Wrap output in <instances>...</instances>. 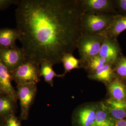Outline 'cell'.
I'll return each mask as SVG.
<instances>
[{
	"instance_id": "6da1fadb",
	"label": "cell",
	"mask_w": 126,
	"mask_h": 126,
	"mask_svg": "<svg viewBox=\"0 0 126 126\" xmlns=\"http://www.w3.org/2000/svg\"><path fill=\"white\" fill-rule=\"evenodd\" d=\"M17 6L16 28L26 58L54 65L77 49L83 33L81 0H22Z\"/></svg>"
},
{
	"instance_id": "7a4b0ae2",
	"label": "cell",
	"mask_w": 126,
	"mask_h": 126,
	"mask_svg": "<svg viewBox=\"0 0 126 126\" xmlns=\"http://www.w3.org/2000/svg\"><path fill=\"white\" fill-rule=\"evenodd\" d=\"M115 15L85 13L82 18V33L103 35L108 29Z\"/></svg>"
},
{
	"instance_id": "3957f363",
	"label": "cell",
	"mask_w": 126,
	"mask_h": 126,
	"mask_svg": "<svg viewBox=\"0 0 126 126\" xmlns=\"http://www.w3.org/2000/svg\"><path fill=\"white\" fill-rule=\"evenodd\" d=\"M12 81L19 85L36 83L40 80V65L30 59L10 72Z\"/></svg>"
},
{
	"instance_id": "277c9868",
	"label": "cell",
	"mask_w": 126,
	"mask_h": 126,
	"mask_svg": "<svg viewBox=\"0 0 126 126\" xmlns=\"http://www.w3.org/2000/svg\"><path fill=\"white\" fill-rule=\"evenodd\" d=\"M102 34H88L83 33L77 43L80 62L87 61L98 55L104 38Z\"/></svg>"
},
{
	"instance_id": "5b68a950",
	"label": "cell",
	"mask_w": 126,
	"mask_h": 126,
	"mask_svg": "<svg viewBox=\"0 0 126 126\" xmlns=\"http://www.w3.org/2000/svg\"><path fill=\"white\" fill-rule=\"evenodd\" d=\"M17 98L20 101L21 113L20 119H28L30 109L34 103L37 92V84L17 86Z\"/></svg>"
},
{
	"instance_id": "8992f818",
	"label": "cell",
	"mask_w": 126,
	"mask_h": 126,
	"mask_svg": "<svg viewBox=\"0 0 126 126\" xmlns=\"http://www.w3.org/2000/svg\"><path fill=\"white\" fill-rule=\"evenodd\" d=\"M27 59L22 48L0 47V61L11 72L19 67Z\"/></svg>"
},
{
	"instance_id": "52a82bcc",
	"label": "cell",
	"mask_w": 126,
	"mask_h": 126,
	"mask_svg": "<svg viewBox=\"0 0 126 126\" xmlns=\"http://www.w3.org/2000/svg\"><path fill=\"white\" fill-rule=\"evenodd\" d=\"M85 13L94 14L118 15L114 0H81Z\"/></svg>"
},
{
	"instance_id": "ba28073f",
	"label": "cell",
	"mask_w": 126,
	"mask_h": 126,
	"mask_svg": "<svg viewBox=\"0 0 126 126\" xmlns=\"http://www.w3.org/2000/svg\"><path fill=\"white\" fill-rule=\"evenodd\" d=\"M104 36L98 55L113 65L122 55L121 48L117 39Z\"/></svg>"
},
{
	"instance_id": "9c48e42d",
	"label": "cell",
	"mask_w": 126,
	"mask_h": 126,
	"mask_svg": "<svg viewBox=\"0 0 126 126\" xmlns=\"http://www.w3.org/2000/svg\"><path fill=\"white\" fill-rule=\"evenodd\" d=\"M10 73L0 61V85L5 94L17 102L16 91L12 86Z\"/></svg>"
},
{
	"instance_id": "30bf717a",
	"label": "cell",
	"mask_w": 126,
	"mask_h": 126,
	"mask_svg": "<svg viewBox=\"0 0 126 126\" xmlns=\"http://www.w3.org/2000/svg\"><path fill=\"white\" fill-rule=\"evenodd\" d=\"M97 106L89 105L79 109L76 114L77 123L79 126H92L96 118Z\"/></svg>"
},
{
	"instance_id": "8fae6325",
	"label": "cell",
	"mask_w": 126,
	"mask_h": 126,
	"mask_svg": "<svg viewBox=\"0 0 126 126\" xmlns=\"http://www.w3.org/2000/svg\"><path fill=\"white\" fill-rule=\"evenodd\" d=\"M105 104L110 116L113 119L122 120L126 117V99L117 101L109 98L106 100Z\"/></svg>"
},
{
	"instance_id": "7c38bea8",
	"label": "cell",
	"mask_w": 126,
	"mask_h": 126,
	"mask_svg": "<svg viewBox=\"0 0 126 126\" xmlns=\"http://www.w3.org/2000/svg\"><path fill=\"white\" fill-rule=\"evenodd\" d=\"M20 38L19 32L15 29L5 28L0 29V47L14 48L17 47L16 41Z\"/></svg>"
},
{
	"instance_id": "4fadbf2b",
	"label": "cell",
	"mask_w": 126,
	"mask_h": 126,
	"mask_svg": "<svg viewBox=\"0 0 126 126\" xmlns=\"http://www.w3.org/2000/svg\"><path fill=\"white\" fill-rule=\"evenodd\" d=\"M126 30V15H115L110 26L103 35L112 38H117Z\"/></svg>"
},
{
	"instance_id": "5bb4252c",
	"label": "cell",
	"mask_w": 126,
	"mask_h": 126,
	"mask_svg": "<svg viewBox=\"0 0 126 126\" xmlns=\"http://www.w3.org/2000/svg\"><path fill=\"white\" fill-rule=\"evenodd\" d=\"M115 119L109 113L105 104L97 106L96 118L92 126H115Z\"/></svg>"
},
{
	"instance_id": "9a60e30c",
	"label": "cell",
	"mask_w": 126,
	"mask_h": 126,
	"mask_svg": "<svg viewBox=\"0 0 126 126\" xmlns=\"http://www.w3.org/2000/svg\"><path fill=\"white\" fill-rule=\"evenodd\" d=\"M108 90L112 99L117 101L126 99V86L119 79L116 78L110 81Z\"/></svg>"
},
{
	"instance_id": "2e32d148",
	"label": "cell",
	"mask_w": 126,
	"mask_h": 126,
	"mask_svg": "<svg viewBox=\"0 0 126 126\" xmlns=\"http://www.w3.org/2000/svg\"><path fill=\"white\" fill-rule=\"evenodd\" d=\"M112 66V64L107 63L99 70L89 74L88 77L94 80L104 82H110L115 77Z\"/></svg>"
},
{
	"instance_id": "e0dca14e",
	"label": "cell",
	"mask_w": 126,
	"mask_h": 126,
	"mask_svg": "<svg viewBox=\"0 0 126 126\" xmlns=\"http://www.w3.org/2000/svg\"><path fill=\"white\" fill-rule=\"evenodd\" d=\"M16 102L8 95L0 96V116L4 118L15 114Z\"/></svg>"
},
{
	"instance_id": "ac0fdd59",
	"label": "cell",
	"mask_w": 126,
	"mask_h": 126,
	"mask_svg": "<svg viewBox=\"0 0 126 126\" xmlns=\"http://www.w3.org/2000/svg\"><path fill=\"white\" fill-rule=\"evenodd\" d=\"M53 64L50 62L47 61L41 62L40 65V75L43 77L46 82L49 84L51 87L53 86V79L55 77H63V74H56L53 69Z\"/></svg>"
},
{
	"instance_id": "d6986e66",
	"label": "cell",
	"mask_w": 126,
	"mask_h": 126,
	"mask_svg": "<svg viewBox=\"0 0 126 126\" xmlns=\"http://www.w3.org/2000/svg\"><path fill=\"white\" fill-rule=\"evenodd\" d=\"M107 63H108L106 59L98 55L87 61L80 62V65L81 67H84L87 70L90 74L99 70Z\"/></svg>"
},
{
	"instance_id": "ffe728a7",
	"label": "cell",
	"mask_w": 126,
	"mask_h": 126,
	"mask_svg": "<svg viewBox=\"0 0 126 126\" xmlns=\"http://www.w3.org/2000/svg\"><path fill=\"white\" fill-rule=\"evenodd\" d=\"M64 69L65 75L68 72H70L73 69L81 68L80 60L75 58L73 54H66L64 55L61 60Z\"/></svg>"
},
{
	"instance_id": "44dd1931",
	"label": "cell",
	"mask_w": 126,
	"mask_h": 126,
	"mask_svg": "<svg viewBox=\"0 0 126 126\" xmlns=\"http://www.w3.org/2000/svg\"><path fill=\"white\" fill-rule=\"evenodd\" d=\"M115 64V67L113 68L114 73L115 72L119 77L126 79V57L121 55Z\"/></svg>"
},
{
	"instance_id": "7402d4cb",
	"label": "cell",
	"mask_w": 126,
	"mask_h": 126,
	"mask_svg": "<svg viewBox=\"0 0 126 126\" xmlns=\"http://www.w3.org/2000/svg\"><path fill=\"white\" fill-rule=\"evenodd\" d=\"M1 126H21L20 120L13 114L3 118Z\"/></svg>"
},
{
	"instance_id": "603a6c76",
	"label": "cell",
	"mask_w": 126,
	"mask_h": 126,
	"mask_svg": "<svg viewBox=\"0 0 126 126\" xmlns=\"http://www.w3.org/2000/svg\"><path fill=\"white\" fill-rule=\"evenodd\" d=\"M116 9H118L121 15H126V0H114Z\"/></svg>"
},
{
	"instance_id": "cb8c5ba5",
	"label": "cell",
	"mask_w": 126,
	"mask_h": 126,
	"mask_svg": "<svg viewBox=\"0 0 126 126\" xmlns=\"http://www.w3.org/2000/svg\"><path fill=\"white\" fill-rule=\"evenodd\" d=\"M20 1L0 0V11L7 9L12 4L18 5Z\"/></svg>"
},
{
	"instance_id": "d4e9b609",
	"label": "cell",
	"mask_w": 126,
	"mask_h": 126,
	"mask_svg": "<svg viewBox=\"0 0 126 126\" xmlns=\"http://www.w3.org/2000/svg\"><path fill=\"white\" fill-rule=\"evenodd\" d=\"M115 126H126V121L124 119L116 120Z\"/></svg>"
},
{
	"instance_id": "484cf974",
	"label": "cell",
	"mask_w": 126,
	"mask_h": 126,
	"mask_svg": "<svg viewBox=\"0 0 126 126\" xmlns=\"http://www.w3.org/2000/svg\"><path fill=\"white\" fill-rule=\"evenodd\" d=\"M4 94H5V93H4V91H3V90H2L1 86L0 85V96Z\"/></svg>"
},
{
	"instance_id": "4316f807",
	"label": "cell",
	"mask_w": 126,
	"mask_h": 126,
	"mask_svg": "<svg viewBox=\"0 0 126 126\" xmlns=\"http://www.w3.org/2000/svg\"><path fill=\"white\" fill-rule=\"evenodd\" d=\"M3 118L0 116V126H1L2 124V121H3Z\"/></svg>"
}]
</instances>
